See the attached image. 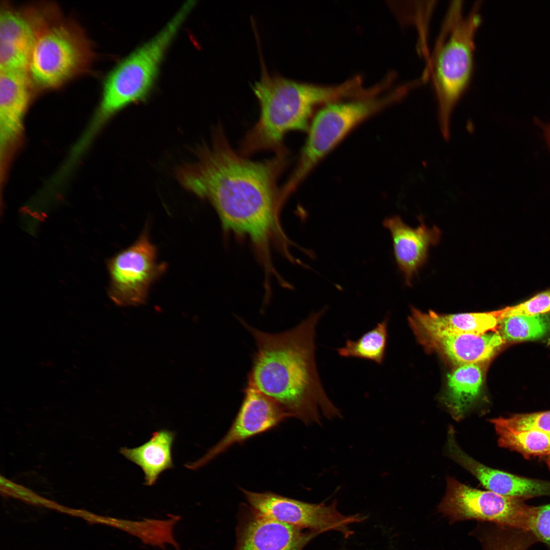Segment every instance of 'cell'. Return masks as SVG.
<instances>
[{"label":"cell","instance_id":"obj_1","mask_svg":"<svg viewBox=\"0 0 550 550\" xmlns=\"http://www.w3.org/2000/svg\"><path fill=\"white\" fill-rule=\"evenodd\" d=\"M193 152L196 160L176 168V178L187 190L211 203L225 230L248 237L263 254L271 242L286 241L278 182L287 164V151L253 160L233 149L219 125L210 142Z\"/></svg>","mask_w":550,"mask_h":550},{"label":"cell","instance_id":"obj_2","mask_svg":"<svg viewBox=\"0 0 550 550\" xmlns=\"http://www.w3.org/2000/svg\"><path fill=\"white\" fill-rule=\"evenodd\" d=\"M325 311L313 312L292 328L278 333L260 331L239 319L256 346L247 383L275 401L288 417L307 425L342 416L322 386L316 363V328Z\"/></svg>","mask_w":550,"mask_h":550},{"label":"cell","instance_id":"obj_3","mask_svg":"<svg viewBox=\"0 0 550 550\" xmlns=\"http://www.w3.org/2000/svg\"><path fill=\"white\" fill-rule=\"evenodd\" d=\"M361 81L358 78L338 86L321 87L264 74L253 87L260 104V117L245 135L241 154L286 151L285 135L291 131L307 130L315 105L343 97L363 96L365 90Z\"/></svg>","mask_w":550,"mask_h":550},{"label":"cell","instance_id":"obj_4","mask_svg":"<svg viewBox=\"0 0 550 550\" xmlns=\"http://www.w3.org/2000/svg\"><path fill=\"white\" fill-rule=\"evenodd\" d=\"M28 13L35 33L28 67L33 87L56 89L89 69L94 52L81 28L52 4L29 7Z\"/></svg>","mask_w":550,"mask_h":550},{"label":"cell","instance_id":"obj_5","mask_svg":"<svg viewBox=\"0 0 550 550\" xmlns=\"http://www.w3.org/2000/svg\"><path fill=\"white\" fill-rule=\"evenodd\" d=\"M194 3L187 2L159 33L121 61L104 81L102 96L81 138L91 143L103 126L128 105L146 97L163 56Z\"/></svg>","mask_w":550,"mask_h":550},{"label":"cell","instance_id":"obj_6","mask_svg":"<svg viewBox=\"0 0 550 550\" xmlns=\"http://www.w3.org/2000/svg\"><path fill=\"white\" fill-rule=\"evenodd\" d=\"M478 10L477 4L463 16L460 2L451 5L428 66L438 104L440 128L446 140L450 137L452 111L472 76L475 37L481 22Z\"/></svg>","mask_w":550,"mask_h":550},{"label":"cell","instance_id":"obj_7","mask_svg":"<svg viewBox=\"0 0 550 550\" xmlns=\"http://www.w3.org/2000/svg\"><path fill=\"white\" fill-rule=\"evenodd\" d=\"M400 98L394 91L379 98L329 104L320 111L310 126L297 166L281 188L282 198L286 200L315 164L353 127Z\"/></svg>","mask_w":550,"mask_h":550},{"label":"cell","instance_id":"obj_8","mask_svg":"<svg viewBox=\"0 0 550 550\" xmlns=\"http://www.w3.org/2000/svg\"><path fill=\"white\" fill-rule=\"evenodd\" d=\"M522 499L480 490L448 477L446 493L437 506L451 523L476 519L530 531L535 507Z\"/></svg>","mask_w":550,"mask_h":550},{"label":"cell","instance_id":"obj_9","mask_svg":"<svg viewBox=\"0 0 550 550\" xmlns=\"http://www.w3.org/2000/svg\"><path fill=\"white\" fill-rule=\"evenodd\" d=\"M240 490L256 513L319 534L336 531L348 538L353 534L349 526L363 522L366 518L359 514H343L338 510L335 501L329 505L313 504L271 492Z\"/></svg>","mask_w":550,"mask_h":550},{"label":"cell","instance_id":"obj_10","mask_svg":"<svg viewBox=\"0 0 550 550\" xmlns=\"http://www.w3.org/2000/svg\"><path fill=\"white\" fill-rule=\"evenodd\" d=\"M108 293L116 305L135 306L144 304L151 284L162 272L157 252L146 231L131 245L107 263Z\"/></svg>","mask_w":550,"mask_h":550},{"label":"cell","instance_id":"obj_11","mask_svg":"<svg viewBox=\"0 0 550 550\" xmlns=\"http://www.w3.org/2000/svg\"><path fill=\"white\" fill-rule=\"evenodd\" d=\"M408 322L418 338L458 366L489 360L505 342L498 331L482 334L456 333L431 322L425 313L412 308Z\"/></svg>","mask_w":550,"mask_h":550},{"label":"cell","instance_id":"obj_12","mask_svg":"<svg viewBox=\"0 0 550 550\" xmlns=\"http://www.w3.org/2000/svg\"><path fill=\"white\" fill-rule=\"evenodd\" d=\"M288 417L275 401L247 383L240 408L227 432L200 459L186 466L197 469L233 445L273 428Z\"/></svg>","mask_w":550,"mask_h":550},{"label":"cell","instance_id":"obj_13","mask_svg":"<svg viewBox=\"0 0 550 550\" xmlns=\"http://www.w3.org/2000/svg\"><path fill=\"white\" fill-rule=\"evenodd\" d=\"M32 89L28 73L0 71V156L4 173L22 138Z\"/></svg>","mask_w":550,"mask_h":550},{"label":"cell","instance_id":"obj_14","mask_svg":"<svg viewBox=\"0 0 550 550\" xmlns=\"http://www.w3.org/2000/svg\"><path fill=\"white\" fill-rule=\"evenodd\" d=\"M455 434L449 433L446 445L448 456L472 474L488 490L526 500L550 496V482L528 479L488 467L472 458L457 444Z\"/></svg>","mask_w":550,"mask_h":550},{"label":"cell","instance_id":"obj_15","mask_svg":"<svg viewBox=\"0 0 550 550\" xmlns=\"http://www.w3.org/2000/svg\"><path fill=\"white\" fill-rule=\"evenodd\" d=\"M383 225L391 234L397 266L405 283L410 286L415 275L427 259L429 248L438 243L441 231L422 222L417 228L410 227L397 216L387 218Z\"/></svg>","mask_w":550,"mask_h":550},{"label":"cell","instance_id":"obj_16","mask_svg":"<svg viewBox=\"0 0 550 550\" xmlns=\"http://www.w3.org/2000/svg\"><path fill=\"white\" fill-rule=\"evenodd\" d=\"M34 40L25 10L4 5L0 12V71L28 73Z\"/></svg>","mask_w":550,"mask_h":550},{"label":"cell","instance_id":"obj_17","mask_svg":"<svg viewBox=\"0 0 550 550\" xmlns=\"http://www.w3.org/2000/svg\"><path fill=\"white\" fill-rule=\"evenodd\" d=\"M255 513L244 530L238 550H301L319 534Z\"/></svg>","mask_w":550,"mask_h":550},{"label":"cell","instance_id":"obj_18","mask_svg":"<svg viewBox=\"0 0 550 550\" xmlns=\"http://www.w3.org/2000/svg\"><path fill=\"white\" fill-rule=\"evenodd\" d=\"M175 437L174 432L161 429L154 432L151 438L141 446L122 448L120 452L142 469L145 484L152 486L161 473L173 468L172 448Z\"/></svg>","mask_w":550,"mask_h":550},{"label":"cell","instance_id":"obj_19","mask_svg":"<svg viewBox=\"0 0 550 550\" xmlns=\"http://www.w3.org/2000/svg\"><path fill=\"white\" fill-rule=\"evenodd\" d=\"M446 403L452 416L461 419L479 396L483 382L480 364L459 365L448 375Z\"/></svg>","mask_w":550,"mask_h":550},{"label":"cell","instance_id":"obj_20","mask_svg":"<svg viewBox=\"0 0 550 550\" xmlns=\"http://www.w3.org/2000/svg\"><path fill=\"white\" fill-rule=\"evenodd\" d=\"M499 445L517 451L525 458L539 457L550 469V433L536 430H515L493 423Z\"/></svg>","mask_w":550,"mask_h":550},{"label":"cell","instance_id":"obj_21","mask_svg":"<svg viewBox=\"0 0 550 550\" xmlns=\"http://www.w3.org/2000/svg\"><path fill=\"white\" fill-rule=\"evenodd\" d=\"M425 314L431 322L441 328L456 333L473 334L496 332L501 319L499 310L454 314H439L429 311Z\"/></svg>","mask_w":550,"mask_h":550},{"label":"cell","instance_id":"obj_22","mask_svg":"<svg viewBox=\"0 0 550 550\" xmlns=\"http://www.w3.org/2000/svg\"><path fill=\"white\" fill-rule=\"evenodd\" d=\"M388 324L389 317L386 316L357 340L347 339L343 346L337 349L338 354L343 358H357L382 364L388 342Z\"/></svg>","mask_w":550,"mask_h":550},{"label":"cell","instance_id":"obj_23","mask_svg":"<svg viewBox=\"0 0 550 550\" xmlns=\"http://www.w3.org/2000/svg\"><path fill=\"white\" fill-rule=\"evenodd\" d=\"M490 524L485 528L479 526L473 532L483 550H527L538 541L531 531Z\"/></svg>","mask_w":550,"mask_h":550},{"label":"cell","instance_id":"obj_24","mask_svg":"<svg viewBox=\"0 0 550 550\" xmlns=\"http://www.w3.org/2000/svg\"><path fill=\"white\" fill-rule=\"evenodd\" d=\"M498 329L505 342L539 339L550 332V313L503 318Z\"/></svg>","mask_w":550,"mask_h":550},{"label":"cell","instance_id":"obj_25","mask_svg":"<svg viewBox=\"0 0 550 550\" xmlns=\"http://www.w3.org/2000/svg\"><path fill=\"white\" fill-rule=\"evenodd\" d=\"M515 430H536L550 433V411L516 414L489 421Z\"/></svg>","mask_w":550,"mask_h":550},{"label":"cell","instance_id":"obj_26","mask_svg":"<svg viewBox=\"0 0 550 550\" xmlns=\"http://www.w3.org/2000/svg\"><path fill=\"white\" fill-rule=\"evenodd\" d=\"M501 319L519 315H536L550 313V289L538 293L516 305L500 309Z\"/></svg>","mask_w":550,"mask_h":550},{"label":"cell","instance_id":"obj_27","mask_svg":"<svg viewBox=\"0 0 550 550\" xmlns=\"http://www.w3.org/2000/svg\"><path fill=\"white\" fill-rule=\"evenodd\" d=\"M530 531L550 550V504L535 507Z\"/></svg>","mask_w":550,"mask_h":550},{"label":"cell","instance_id":"obj_28","mask_svg":"<svg viewBox=\"0 0 550 550\" xmlns=\"http://www.w3.org/2000/svg\"><path fill=\"white\" fill-rule=\"evenodd\" d=\"M544 137L550 149V124L543 126Z\"/></svg>","mask_w":550,"mask_h":550}]
</instances>
